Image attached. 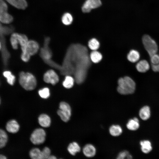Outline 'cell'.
Returning <instances> with one entry per match:
<instances>
[{
  "instance_id": "obj_1",
  "label": "cell",
  "mask_w": 159,
  "mask_h": 159,
  "mask_svg": "<svg viewBox=\"0 0 159 159\" xmlns=\"http://www.w3.org/2000/svg\"><path fill=\"white\" fill-rule=\"evenodd\" d=\"M88 50L79 44H72L68 48L60 72L62 74H74L75 80L80 84L85 80L91 63Z\"/></svg>"
},
{
  "instance_id": "obj_2",
  "label": "cell",
  "mask_w": 159,
  "mask_h": 159,
  "mask_svg": "<svg viewBox=\"0 0 159 159\" xmlns=\"http://www.w3.org/2000/svg\"><path fill=\"white\" fill-rule=\"evenodd\" d=\"M117 90L122 95L130 94L133 93L135 89V83L130 77L126 76L119 79Z\"/></svg>"
},
{
  "instance_id": "obj_3",
  "label": "cell",
  "mask_w": 159,
  "mask_h": 159,
  "mask_svg": "<svg viewBox=\"0 0 159 159\" xmlns=\"http://www.w3.org/2000/svg\"><path fill=\"white\" fill-rule=\"evenodd\" d=\"M19 82L21 86L27 90L34 89L37 85L35 77L29 72H20L19 75Z\"/></svg>"
},
{
  "instance_id": "obj_4",
  "label": "cell",
  "mask_w": 159,
  "mask_h": 159,
  "mask_svg": "<svg viewBox=\"0 0 159 159\" xmlns=\"http://www.w3.org/2000/svg\"><path fill=\"white\" fill-rule=\"evenodd\" d=\"M29 41L27 37L24 34L13 33L11 35L10 42L12 48L16 49L20 45L22 52L25 51Z\"/></svg>"
},
{
  "instance_id": "obj_5",
  "label": "cell",
  "mask_w": 159,
  "mask_h": 159,
  "mask_svg": "<svg viewBox=\"0 0 159 159\" xmlns=\"http://www.w3.org/2000/svg\"><path fill=\"white\" fill-rule=\"evenodd\" d=\"M39 46L38 43L33 40H29L24 52L22 53L21 59L24 62H27L31 56L36 54L39 50Z\"/></svg>"
},
{
  "instance_id": "obj_6",
  "label": "cell",
  "mask_w": 159,
  "mask_h": 159,
  "mask_svg": "<svg viewBox=\"0 0 159 159\" xmlns=\"http://www.w3.org/2000/svg\"><path fill=\"white\" fill-rule=\"evenodd\" d=\"M142 40L144 46L150 57L157 53L158 50L157 44L149 35H144Z\"/></svg>"
},
{
  "instance_id": "obj_7",
  "label": "cell",
  "mask_w": 159,
  "mask_h": 159,
  "mask_svg": "<svg viewBox=\"0 0 159 159\" xmlns=\"http://www.w3.org/2000/svg\"><path fill=\"white\" fill-rule=\"evenodd\" d=\"M59 109L57 113L61 120L64 122L69 121L71 115V109L69 105L64 102H60L59 105Z\"/></svg>"
},
{
  "instance_id": "obj_8",
  "label": "cell",
  "mask_w": 159,
  "mask_h": 159,
  "mask_svg": "<svg viewBox=\"0 0 159 159\" xmlns=\"http://www.w3.org/2000/svg\"><path fill=\"white\" fill-rule=\"evenodd\" d=\"M8 6L4 0H0V22L9 24L13 20V17L7 12Z\"/></svg>"
},
{
  "instance_id": "obj_9",
  "label": "cell",
  "mask_w": 159,
  "mask_h": 159,
  "mask_svg": "<svg viewBox=\"0 0 159 159\" xmlns=\"http://www.w3.org/2000/svg\"><path fill=\"white\" fill-rule=\"evenodd\" d=\"M46 136L44 130L41 128H38L35 129L32 133L30 140L33 144L39 145L44 142Z\"/></svg>"
},
{
  "instance_id": "obj_10",
  "label": "cell",
  "mask_w": 159,
  "mask_h": 159,
  "mask_svg": "<svg viewBox=\"0 0 159 159\" xmlns=\"http://www.w3.org/2000/svg\"><path fill=\"white\" fill-rule=\"evenodd\" d=\"M50 41V39L49 37H47L45 38L44 46L41 49L40 51V56L47 64L52 61L51 59L52 52L49 46Z\"/></svg>"
},
{
  "instance_id": "obj_11",
  "label": "cell",
  "mask_w": 159,
  "mask_h": 159,
  "mask_svg": "<svg viewBox=\"0 0 159 159\" xmlns=\"http://www.w3.org/2000/svg\"><path fill=\"white\" fill-rule=\"evenodd\" d=\"M101 4L100 0H86L82 7V10L84 13H88L92 9L100 6Z\"/></svg>"
},
{
  "instance_id": "obj_12",
  "label": "cell",
  "mask_w": 159,
  "mask_h": 159,
  "mask_svg": "<svg viewBox=\"0 0 159 159\" xmlns=\"http://www.w3.org/2000/svg\"><path fill=\"white\" fill-rule=\"evenodd\" d=\"M43 79L44 81L47 83H50L52 85L56 84L59 81L58 75L53 70H48L44 74Z\"/></svg>"
},
{
  "instance_id": "obj_13",
  "label": "cell",
  "mask_w": 159,
  "mask_h": 159,
  "mask_svg": "<svg viewBox=\"0 0 159 159\" xmlns=\"http://www.w3.org/2000/svg\"><path fill=\"white\" fill-rule=\"evenodd\" d=\"M6 128L8 132L12 133H15L19 131L20 126L16 120L12 119L9 120L7 122Z\"/></svg>"
},
{
  "instance_id": "obj_14",
  "label": "cell",
  "mask_w": 159,
  "mask_h": 159,
  "mask_svg": "<svg viewBox=\"0 0 159 159\" xmlns=\"http://www.w3.org/2000/svg\"><path fill=\"white\" fill-rule=\"evenodd\" d=\"M82 152L86 157L88 158H92L95 155L96 150L93 145L91 144H87L83 147Z\"/></svg>"
},
{
  "instance_id": "obj_15",
  "label": "cell",
  "mask_w": 159,
  "mask_h": 159,
  "mask_svg": "<svg viewBox=\"0 0 159 159\" xmlns=\"http://www.w3.org/2000/svg\"><path fill=\"white\" fill-rule=\"evenodd\" d=\"M15 7L19 9H24L27 6L26 0H5Z\"/></svg>"
},
{
  "instance_id": "obj_16",
  "label": "cell",
  "mask_w": 159,
  "mask_h": 159,
  "mask_svg": "<svg viewBox=\"0 0 159 159\" xmlns=\"http://www.w3.org/2000/svg\"><path fill=\"white\" fill-rule=\"evenodd\" d=\"M38 120L39 125L43 127H48L51 125L50 118L46 114H43L40 115L38 117Z\"/></svg>"
},
{
  "instance_id": "obj_17",
  "label": "cell",
  "mask_w": 159,
  "mask_h": 159,
  "mask_svg": "<svg viewBox=\"0 0 159 159\" xmlns=\"http://www.w3.org/2000/svg\"><path fill=\"white\" fill-rule=\"evenodd\" d=\"M137 70L139 72L144 73L147 71L150 68L148 62L145 60H142L139 61L136 66Z\"/></svg>"
},
{
  "instance_id": "obj_18",
  "label": "cell",
  "mask_w": 159,
  "mask_h": 159,
  "mask_svg": "<svg viewBox=\"0 0 159 159\" xmlns=\"http://www.w3.org/2000/svg\"><path fill=\"white\" fill-rule=\"evenodd\" d=\"M139 115L142 120H146L148 119L150 116V107L148 106L143 107L139 111Z\"/></svg>"
},
{
  "instance_id": "obj_19",
  "label": "cell",
  "mask_w": 159,
  "mask_h": 159,
  "mask_svg": "<svg viewBox=\"0 0 159 159\" xmlns=\"http://www.w3.org/2000/svg\"><path fill=\"white\" fill-rule=\"evenodd\" d=\"M139 127V120L136 117L129 120L126 124L127 128L130 130H136L138 129Z\"/></svg>"
},
{
  "instance_id": "obj_20",
  "label": "cell",
  "mask_w": 159,
  "mask_h": 159,
  "mask_svg": "<svg viewBox=\"0 0 159 159\" xmlns=\"http://www.w3.org/2000/svg\"><path fill=\"white\" fill-rule=\"evenodd\" d=\"M67 149L69 153L72 155H75L77 153L80 152L81 150L80 145L75 142L70 143Z\"/></svg>"
},
{
  "instance_id": "obj_21",
  "label": "cell",
  "mask_w": 159,
  "mask_h": 159,
  "mask_svg": "<svg viewBox=\"0 0 159 159\" xmlns=\"http://www.w3.org/2000/svg\"><path fill=\"white\" fill-rule=\"evenodd\" d=\"M110 134L112 136L117 137L121 135L122 129L120 126L118 125H113L111 126L109 129Z\"/></svg>"
},
{
  "instance_id": "obj_22",
  "label": "cell",
  "mask_w": 159,
  "mask_h": 159,
  "mask_svg": "<svg viewBox=\"0 0 159 159\" xmlns=\"http://www.w3.org/2000/svg\"><path fill=\"white\" fill-rule=\"evenodd\" d=\"M141 146V150L145 153H148L152 149V147L150 142L148 140L141 141L140 142Z\"/></svg>"
},
{
  "instance_id": "obj_23",
  "label": "cell",
  "mask_w": 159,
  "mask_h": 159,
  "mask_svg": "<svg viewBox=\"0 0 159 159\" xmlns=\"http://www.w3.org/2000/svg\"><path fill=\"white\" fill-rule=\"evenodd\" d=\"M140 58V54L137 51L132 49L130 51L127 55V58L130 62L134 63L138 61Z\"/></svg>"
},
{
  "instance_id": "obj_24",
  "label": "cell",
  "mask_w": 159,
  "mask_h": 159,
  "mask_svg": "<svg viewBox=\"0 0 159 159\" xmlns=\"http://www.w3.org/2000/svg\"><path fill=\"white\" fill-rule=\"evenodd\" d=\"M8 136L3 130L0 129V149L4 147L8 140Z\"/></svg>"
},
{
  "instance_id": "obj_25",
  "label": "cell",
  "mask_w": 159,
  "mask_h": 159,
  "mask_svg": "<svg viewBox=\"0 0 159 159\" xmlns=\"http://www.w3.org/2000/svg\"><path fill=\"white\" fill-rule=\"evenodd\" d=\"M3 75L5 77L8 84L11 85L14 84L16 78L15 76L9 71H5L4 72Z\"/></svg>"
},
{
  "instance_id": "obj_26",
  "label": "cell",
  "mask_w": 159,
  "mask_h": 159,
  "mask_svg": "<svg viewBox=\"0 0 159 159\" xmlns=\"http://www.w3.org/2000/svg\"><path fill=\"white\" fill-rule=\"evenodd\" d=\"M74 82V78L69 75H67L62 83L63 86L65 88L69 89L72 87Z\"/></svg>"
},
{
  "instance_id": "obj_27",
  "label": "cell",
  "mask_w": 159,
  "mask_h": 159,
  "mask_svg": "<svg viewBox=\"0 0 159 159\" xmlns=\"http://www.w3.org/2000/svg\"><path fill=\"white\" fill-rule=\"evenodd\" d=\"M90 57L91 60L95 63L99 62L102 58L101 54L96 50H94L92 52Z\"/></svg>"
},
{
  "instance_id": "obj_28",
  "label": "cell",
  "mask_w": 159,
  "mask_h": 159,
  "mask_svg": "<svg viewBox=\"0 0 159 159\" xmlns=\"http://www.w3.org/2000/svg\"><path fill=\"white\" fill-rule=\"evenodd\" d=\"M73 20L72 15L69 13H64L62 18V23L66 25L70 24L72 23Z\"/></svg>"
},
{
  "instance_id": "obj_29",
  "label": "cell",
  "mask_w": 159,
  "mask_h": 159,
  "mask_svg": "<svg viewBox=\"0 0 159 159\" xmlns=\"http://www.w3.org/2000/svg\"><path fill=\"white\" fill-rule=\"evenodd\" d=\"M41 151L37 148L32 149L29 153L30 157L32 159H40Z\"/></svg>"
},
{
  "instance_id": "obj_30",
  "label": "cell",
  "mask_w": 159,
  "mask_h": 159,
  "mask_svg": "<svg viewBox=\"0 0 159 159\" xmlns=\"http://www.w3.org/2000/svg\"><path fill=\"white\" fill-rule=\"evenodd\" d=\"M88 46L90 49L94 50H96L100 46L99 42L95 38L90 39L88 42Z\"/></svg>"
},
{
  "instance_id": "obj_31",
  "label": "cell",
  "mask_w": 159,
  "mask_h": 159,
  "mask_svg": "<svg viewBox=\"0 0 159 159\" xmlns=\"http://www.w3.org/2000/svg\"><path fill=\"white\" fill-rule=\"evenodd\" d=\"M38 94L41 98L45 99L48 98L50 95L49 89L47 87L40 90L38 91Z\"/></svg>"
},
{
  "instance_id": "obj_32",
  "label": "cell",
  "mask_w": 159,
  "mask_h": 159,
  "mask_svg": "<svg viewBox=\"0 0 159 159\" xmlns=\"http://www.w3.org/2000/svg\"><path fill=\"white\" fill-rule=\"evenodd\" d=\"M51 155V150L47 147H45L41 151L40 159H48Z\"/></svg>"
},
{
  "instance_id": "obj_33",
  "label": "cell",
  "mask_w": 159,
  "mask_h": 159,
  "mask_svg": "<svg viewBox=\"0 0 159 159\" xmlns=\"http://www.w3.org/2000/svg\"><path fill=\"white\" fill-rule=\"evenodd\" d=\"M129 154V152L127 151L124 150L122 151L118 154L117 158L118 159H123L126 158H127Z\"/></svg>"
},
{
  "instance_id": "obj_34",
  "label": "cell",
  "mask_w": 159,
  "mask_h": 159,
  "mask_svg": "<svg viewBox=\"0 0 159 159\" xmlns=\"http://www.w3.org/2000/svg\"><path fill=\"white\" fill-rule=\"evenodd\" d=\"M150 61L152 64L159 63V55L155 54L150 56Z\"/></svg>"
},
{
  "instance_id": "obj_35",
  "label": "cell",
  "mask_w": 159,
  "mask_h": 159,
  "mask_svg": "<svg viewBox=\"0 0 159 159\" xmlns=\"http://www.w3.org/2000/svg\"><path fill=\"white\" fill-rule=\"evenodd\" d=\"M152 68L155 72H159V63L156 64H152Z\"/></svg>"
},
{
  "instance_id": "obj_36",
  "label": "cell",
  "mask_w": 159,
  "mask_h": 159,
  "mask_svg": "<svg viewBox=\"0 0 159 159\" xmlns=\"http://www.w3.org/2000/svg\"><path fill=\"white\" fill-rule=\"evenodd\" d=\"M57 158L56 156L53 155H50L48 159H56Z\"/></svg>"
},
{
  "instance_id": "obj_37",
  "label": "cell",
  "mask_w": 159,
  "mask_h": 159,
  "mask_svg": "<svg viewBox=\"0 0 159 159\" xmlns=\"http://www.w3.org/2000/svg\"><path fill=\"white\" fill-rule=\"evenodd\" d=\"M7 158L6 157L2 154H0V159H6Z\"/></svg>"
},
{
  "instance_id": "obj_38",
  "label": "cell",
  "mask_w": 159,
  "mask_h": 159,
  "mask_svg": "<svg viewBox=\"0 0 159 159\" xmlns=\"http://www.w3.org/2000/svg\"><path fill=\"white\" fill-rule=\"evenodd\" d=\"M2 47V45H1V42L0 41V51L1 50Z\"/></svg>"
},
{
  "instance_id": "obj_39",
  "label": "cell",
  "mask_w": 159,
  "mask_h": 159,
  "mask_svg": "<svg viewBox=\"0 0 159 159\" xmlns=\"http://www.w3.org/2000/svg\"><path fill=\"white\" fill-rule=\"evenodd\" d=\"M2 25L1 24V22H0V30L2 28Z\"/></svg>"
},
{
  "instance_id": "obj_40",
  "label": "cell",
  "mask_w": 159,
  "mask_h": 159,
  "mask_svg": "<svg viewBox=\"0 0 159 159\" xmlns=\"http://www.w3.org/2000/svg\"><path fill=\"white\" fill-rule=\"evenodd\" d=\"M0 103H1V99H0Z\"/></svg>"
}]
</instances>
